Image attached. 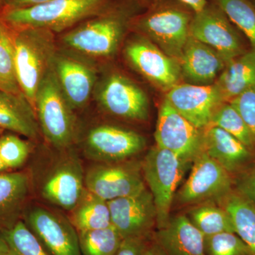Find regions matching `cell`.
I'll return each mask as SVG.
<instances>
[{
	"label": "cell",
	"mask_w": 255,
	"mask_h": 255,
	"mask_svg": "<svg viewBox=\"0 0 255 255\" xmlns=\"http://www.w3.org/2000/svg\"><path fill=\"white\" fill-rule=\"evenodd\" d=\"M106 0H51L31 7L4 9L0 18L10 27L59 31L97 14Z\"/></svg>",
	"instance_id": "cell-1"
},
{
	"label": "cell",
	"mask_w": 255,
	"mask_h": 255,
	"mask_svg": "<svg viewBox=\"0 0 255 255\" xmlns=\"http://www.w3.org/2000/svg\"><path fill=\"white\" fill-rule=\"evenodd\" d=\"M50 31L14 29V65L18 86L35 110L37 90L53 60Z\"/></svg>",
	"instance_id": "cell-2"
},
{
	"label": "cell",
	"mask_w": 255,
	"mask_h": 255,
	"mask_svg": "<svg viewBox=\"0 0 255 255\" xmlns=\"http://www.w3.org/2000/svg\"><path fill=\"white\" fill-rule=\"evenodd\" d=\"M189 164L171 151L157 145L147 152L142 161L144 180L155 202L157 230L165 227L170 219L171 206L176 191Z\"/></svg>",
	"instance_id": "cell-3"
},
{
	"label": "cell",
	"mask_w": 255,
	"mask_h": 255,
	"mask_svg": "<svg viewBox=\"0 0 255 255\" xmlns=\"http://www.w3.org/2000/svg\"><path fill=\"white\" fill-rule=\"evenodd\" d=\"M34 108L47 140L57 148L68 147L73 141L75 121L53 68L42 79Z\"/></svg>",
	"instance_id": "cell-4"
},
{
	"label": "cell",
	"mask_w": 255,
	"mask_h": 255,
	"mask_svg": "<svg viewBox=\"0 0 255 255\" xmlns=\"http://www.w3.org/2000/svg\"><path fill=\"white\" fill-rule=\"evenodd\" d=\"M241 33L218 5L195 13L189 26V34L216 50L226 63L248 51Z\"/></svg>",
	"instance_id": "cell-5"
},
{
	"label": "cell",
	"mask_w": 255,
	"mask_h": 255,
	"mask_svg": "<svg viewBox=\"0 0 255 255\" xmlns=\"http://www.w3.org/2000/svg\"><path fill=\"white\" fill-rule=\"evenodd\" d=\"M85 187L107 201L133 195L146 187L141 164L126 161L92 166L85 174Z\"/></svg>",
	"instance_id": "cell-6"
},
{
	"label": "cell",
	"mask_w": 255,
	"mask_h": 255,
	"mask_svg": "<svg viewBox=\"0 0 255 255\" xmlns=\"http://www.w3.org/2000/svg\"><path fill=\"white\" fill-rule=\"evenodd\" d=\"M231 174L204 151L196 156L186 182L176 198L181 204L218 200L233 190Z\"/></svg>",
	"instance_id": "cell-7"
},
{
	"label": "cell",
	"mask_w": 255,
	"mask_h": 255,
	"mask_svg": "<svg viewBox=\"0 0 255 255\" xmlns=\"http://www.w3.org/2000/svg\"><path fill=\"white\" fill-rule=\"evenodd\" d=\"M199 130L165 99L159 109L156 126L155 138L157 146L190 163L203 150V135Z\"/></svg>",
	"instance_id": "cell-8"
},
{
	"label": "cell",
	"mask_w": 255,
	"mask_h": 255,
	"mask_svg": "<svg viewBox=\"0 0 255 255\" xmlns=\"http://www.w3.org/2000/svg\"><path fill=\"white\" fill-rule=\"evenodd\" d=\"M108 203L112 225L123 240L153 235L157 213L153 197L147 188L133 195Z\"/></svg>",
	"instance_id": "cell-9"
},
{
	"label": "cell",
	"mask_w": 255,
	"mask_h": 255,
	"mask_svg": "<svg viewBox=\"0 0 255 255\" xmlns=\"http://www.w3.org/2000/svg\"><path fill=\"white\" fill-rule=\"evenodd\" d=\"M145 143V138L136 132L113 126H100L89 132L85 152L97 162H122L141 152Z\"/></svg>",
	"instance_id": "cell-10"
},
{
	"label": "cell",
	"mask_w": 255,
	"mask_h": 255,
	"mask_svg": "<svg viewBox=\"0 0 255 255\" xmlns=\"http://www.w3.org/2000/svg\"><path fill=\"white\" fill-rule=\"evenodd\" d=\"M122 18L101 16L82 23L63 37L67 46L85 54L107 56L113 53L123 33Z\"/></svg>",
	"instance_id": "cell-11"
},
{
	"label": "cell",
	"mask_w": 255,
	"mask_h": 255,
	"mask_svg": "<svg viewBox=\"0 0 255 255\" xmlns=\"http://www.w3.org/2000/svg\"><path fill=\"white\" fill-rule=\"evenodd\" d=\"M190 15L177 8H164L152 11L140 22L144 31L169 56L179 61L189 36Z\"/></svg>",
	"instance_id": "cell-12"
},
{
	"label": "cell",
	"mask_w": 255,
	"mask_h": 255,
	"mask_svg": "<svg viewBox=\"0 0 255 255\" xmlns=\"http://www.w3.org/2000/svg\"><path fill=\"white\" fill-rule=\"evenodd\" d=\"M27 226L52 255H82L78 231L63 216L34 208L28 214Z\"/></svg>",
	"instance_id": "cell-13"
},
{
	"label": "cell",
	"mask_w": 255,
	"mask_h": 255,
	"mask_svg": "<svg viewBox=\"0 0 255 255\" xmlns=\"http://www.w3.org/2000/svg\"><path fill=\"white\" fill-rule=\"evenodd\" d=\"M166 100L197 128L208 127L220 105L224 103L216 85H177Z\"/></svg>",
	"instance_id": "cell-14"
},
{
	"label": "cell",
	"mask_w": 255,
	"mask_h": 255,
	"mask_svg": "<svg viewBox=\"0 0 255 255\" xmlns=\"http://www.w3.org/2000/svg\"><path fill=\"white\" fill-rule=\"evenodd\" d=\"M128 59L137 71L164 88L177 85L181 76L179 61L144 38L130 41L126 48Z\"/></svg>",
	"instance_id": "cell-15"
},
{
	"label": "cell",
	"mask_w": 255,
	"mask_h": 255,
	"mask_svg": "<svg viewBox=\"0 0 255 255\" xmlns=\"http://www.w3.org/2000/svg\"><path fill=\"white\" fill-rule=\"evenodd\" d=\"M98 98L104 110L112 115L135 121L148 118L149 103L145 92L121 75H112L104 82Z\"/></svg>",
	"instance_id": "cell-16"
},
{
	"label": "cell",
	"mask_w": 255,
	"mask_h": 255,
	"mask_svg": "<svg viewBox=\"0 0 255 255\" xmlns=\"http://www.w3.org/2000/svg\"><path fill=\"white\" fill-rule=\"evenodd\" d=\"M85 190V174L81 164L77 158H69L46 178L42 195L52 204L73 211Z\"/></svg>",
	"instance_id": "cell-17"
},
{
	"label": "cell",
	"mask_w": 255,
	"mask_h": 255,
	"mask_svg": "<svg viewBox=\"0 0 255 255\" xmlns=\"http://www.w3.org/2000/svg\"><path fill=\"white\" fill-rule=\"evenodd\" d=\"M226 64L216 50L189 34L179 60L181 73L187 81L209 85Z\"/></svg>",
	"instance_id": "cell-18"
},
{
	"label": "cell",
	"mask_w": 255,
	"mask_h": 255,
	"mask_svg": "<svg viewBox=\"0 0 255 255\" xmlns=\"http://www.w3.org/2000/svg\"><path fill=\"white\" fill-rule=\"evenodd\" d=\"M153 238L167 255H206L205 236L184 215L170 218Z\"/></svg>",
	"instance_id": "cell-19"
},
{
	"label": "cell",
	"mask_w": 255,
	"mask_h": 255,
	"mask_svg": "<svg viewBox=\"0 0 255 255\" xmlns=\"http://www.w3.org/2000/svg\"><path fill=\"white\" fill-rule=\"evenodd\" d=\"M203 151L231 174L244 168L254 155L236 137L214 126L203 134Z\"/></svg>",
	"instance_id": "cell-20"
},
{
	"label": "cell",
	"mask_w": 255,
	"mask_h": 255,
	"mask_svg": "<svg viewBox=\"0 0 255 255\" xmlns=\"http://www.w3.org/2000/svg\"><path fill=\"white\" fill-rule=\"evenodd\" d=\"M52 65L70 107L79 108L85 105L95 85L94 72L83 63L65 57H55Z\"/></svg>",
	"instance_id": "cell-21"
},
{
	"label": "cell",
	"mask_w": 255,
	"mask_h": 255,
	"mask_svg": "<svg viewBox=\"0 0 255 255\" xmlns=\"http://www.w3.org/2000/svg\"><path fill=\"white\" fill-rule=\"evenodd\" d=\"M0 129H6L29 138L38 136L34 109L23 94L0 90Z\"/></svg>",
	"instance_id": "cell-22"
},
{
	"label": "cell",
	"mask_w": 255,
	"mask_h": 255,
	"mask_svg": "<svg viewBox=\"0 0 255 255\" xmlns=\"http://www.w3.org/2000/svg\"><path fill=\"white\" fill-rule=\"evenodd\" d=\"M224 102L255 86V50H248L226 64L216 83Z\"/></svg>",
	"instance_id": "cell-23"
},
{
	"label": "cell",
	"mask_w": 255,
	"mask_h": 255,
	"mask_svg": "<svg viewBox=\"0 0 255 255\" xmlns=\"http://www.w3.org/2000/svg\"><path fill=\"white\" fill-rule=\"evenodd\" d=\"M232 219L235 232L255 255V204L236 190L214 201Z\"/></svg>",
	"instance_id": "cell-24"
},
{
	"label": "cell",
	"mask_w": 255,
	"mask_h": 255,
	"mask_svg": "<svg viewBox=\"0 0 255 255\" xmlns=\"http://www.w3.org/2000/svg\"><path fill=\"white\" fill-rule=\"evenodd\" d=\"M70 222L78 232L110 227L112 219L108 201L85 189L73 210Z\"/></svg>",
	"instance_id": "cell-25"
},
{
	"label": "cell",
	"mask_w": 255,
	"mask_h": 255,
	"mask_svg": "<svg viewBox=\"0 0 255 255\" xmlns=\"http://www.w3.org/2000/svg\"><path fill=\"white\" fill-rule=\"evenodd\" d=\"M188 217L205 237L224 232L236 233L230 215L215 202L196 206Z\"/></svg>",
	"instance_id": "cell-26"
},
{
	"label": "cell",
	"mask_w": 255,
	"mask_h": 255,
	"mask_svg": "<svg viewBox=\"0 0 255 255\" xmlns=\"http://www.w3.org/2000/svg\"><path fill=\"white\" fill-rule=\"evenodd\" d=\"M14 29L0 18V90L22 94L14 65Z\"/></svg>",
	"instance_id": "cell-27"
},
{
	"label": "cell",
	"mask_w": 255,
	"mask_h": 255,
	"mask_svg": "<svg viewBox=\"0 0 255 255\" xmlns=\"http://www.w3.org/2000/svg\"><path fill=\"white\" fill-rule=\"evenodd\" d=\"M82 255H115L123 241L113 226L78 232Z\"/></svg>",
	"instance_id": "cell-28"
},
{
	"label": "cell",
	"mask_w": 255,
	"mask_h": 255,
	"mask_svg": "<svg viewBox=\"0 0 255 255\" xmlns=\"http://www.w3.org/2000/svg\"><path fill=\"white\" fill-rule=\"evenodd\" d=\"M218 6L246 36L255 50V6L252 0H216Z\"/></svg>",
	"instance_id": "cell-29"
},
{
	"label": "cell",
	"mask_w": 255,
	"mask_h": 255,
	"mask_svg": "<svg viewBox=\"0 0 255 255\" xmlns=\"http://www.w3.org/2000/svg\"><path fill=\"white\" fill-rule=\"evenodd\" d=\"M209 126L221 128L255 152V142L244 120L229 102H224L216 110Z\"/></svg>",
	"instance_id": "cell-30"
},
{
	"label": "cell",
	"mask_w": 255,
	"mask_h": 255,
	"mask_svg": "<svg viewBox=\"0 0 255 255\" xmlns=\"http://www.w3.org/2000/svg\"><path fill=\"white\" fill-rule=\"evenodd\" d=\"M15 255H50L26 223L18 221L0 233Z\"/></svg>",
	"instance_id": "cell-31"
},
{
	"label": "cell",
	"mask_w": 255,
	"mask_h": 255,
	"mask_svg": "<svg viewBox=\"0 0 255 255\" xmlns=\"http://www.w3.org/2000/svg\"><path fill=\"white\" fill-rule=\"evenodd\" d=\"M28 185V178L24 174H0V213L21 204L27 194Z\"/></svg>",
	"instance_id": "cell-32"
},
{
	"label": "cell",
	"mask_w": 255,
	"mask_h": 255,
	"mask_svg": "<svg viewBox=\"0 0 255 255\" xmlns=\"http://www.w3.org/2000/svg\"><path fill=\"white\" fill-rule=\"evenodd\" d=\"M206 255H253L236 233L224 232L205 237Z\"/></svg>",
	"instance_id": "cell-33"
},
{
	"label": "cell",
	"mask_w": 255,
	"mask_h": 255,
	"mask_svg": "<svg viewBox=\"0 0 255 255\" xmlns=\"http://www.w3.org/2000/svg\"><path fill=\"white\" fill-rule=\"evenodd\" d=\"M29 152L28 142L19 137L11 134L0 137V159L6 169L22 165Z\"/></svg>",
	"instance_id": "cell-34"
},
{
	"label": "cell",
	"mask_w": 255,
	"mask_h": 255,
	"mask_svg": "<svg viewBox=\"0 0 255 255\" xmlns=\"http://www.w3.org/2000/svg\"><path fill=\"white\" fill-rule=\"evenodd\" d=\"M249 128L255 142V86L229 101Z\"/></svg>",
	"instance_id": "cell-35"
},
{
	"label": "cell",
	"mask_w": 255,
	"mask_h": 255,
	"mask_svg": "<svg viewBox=\"0 0 255 255\" xmlns=\"http://www.w3.org/2000/svg\"><path fill=\"white\" fill-rule=\"evenodd\" d=\"M236 190L255 204V162L238 179Z\"/></svg>",
	"instance_id": "cell-36"
},
{
	"label": "cell",
	"mask_w": 255,
	"mask_h": 255,
	"mask_svg": "<svg viewBox=\"0 0 255 255\" xmlns=\"http://www.w3.org/2000/svg\"><path fill=\"white\" fill-rule=\"evenodd\" d=\"M150 237L128 238L124 239L115 255H140Z\"/></svg>",
	"instance_id": "cell-37"
},
{
	"label": "cell",
	"mask_w": 255,
	"mask_h": 255,
	"mask_svg": "<svg viewBox=\"0 0 255 255\" xmlns=\"http://www.w3.org/2000/svg\"><path fill=\"white\" fill-rule=\"evenodd\" d=\"M50 1L51 0H6L4 9L31 7Z\"/></svg>",
	"instance_id": "cell-38"
},
{
	"label": "cell",
	"mask_w": 255,
	"mask_h": 255,
	"mask_svg": "<svg viewBox=\"0 0 255 255\" xmlns=\"http://www.w3.org/2000/svg\"><path fill=\"white\" fill-rule=\"evenodd\" d=\"M140 255H167L163 248L152 237L149 240Z\"/></svg>",
	"instance_id": "cell-39"
},
{
	"label": "cell",
	"mask_w": 255,
	"mask_h": 255,
	"mask_svg": "<svg viewBox=\"0 0 255 255\" xmlns=\"http://www.w3.org/2000/svg\"><path fill=\"white\" fill-rule=\"evenodd\" d=\"M189 7L191 8L195 13L202 11L207 6L206 0H179Z\"/></svg>",
	"instance_id": "cell-40"
},
{
	"label": "cell",
	"mask_w": 255,
	"mask_h": 255,
	"mask_svg": "<svg viewBox=\"0 0 255 255\" xmlns=\"http://www.w3.org/2000/svg\"><path fill=\"white\" fill-rule=\"evenodd\" d=\"M0 255H15L0 235Z\"/></svg>",
	"instance_id": "cell-41"
},
{
	"label": "cell",
	"mask_w": 255,
	"mask_h": 255,
	"mask_svg": "<svg viewBox=\"0 0 255 255\" xmlns=\"http://www.w3.org/2000/svg\"><path fill=\"white\" fill-rule=\"evenodd\" d=\"M5 1L6 0H0V14H1L5 8Z\"/></svg>",
	"instance_id": "cell-42"
},
{
	"label": "cell",
	"mask_w": 255,
	"mask_h": 255,
	"mask_svg": "<svg viewBox=\"0 0 255 255\" xmlns=\"http://www.w3.org/2000/svg\"><path fill=\"white\" fill-rule=\"evenodd\" d=\"M4 169H6V167H5L4 164L2 163L1 159H0V172H1V171L4 170Z\"/></svg>",
	"instance_id": "cell-43"
},
{
	"label": "cell",
	"mask_w": 255,
	"mask_h": 255,
	"mask_svg": "<svg viewBox=\"0 0 255 255\" xmlns=\"http://www.w3.org/2000/svg\"><path fill=\"white\" fill-rule=\"evenodd\" d=\"M252 1H253V4H254L255 6V0H252Z\"/></svg>",
	"instance_id": "cell-44"
}]
</instances>
